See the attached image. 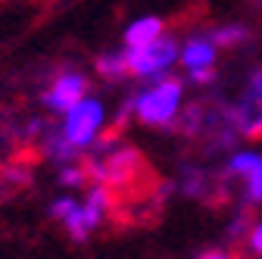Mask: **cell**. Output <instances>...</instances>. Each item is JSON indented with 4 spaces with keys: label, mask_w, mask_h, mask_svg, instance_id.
<instances>
[{
    "label": "cell",
    "mask_w": 262,
    "mask_h": 259,
    "mask_svg": "<svg viewBox=\"0 0 262 259\" xmlns=\"http://www.w3.org/2000/svg\"><path fill=\"white\" fill-rule=\"evenodd\" d=\"M228 113H231V122H234L241 138H247V141L262 138V69H256L250 75L241 100Z\"/></svg>",
    "instance_id": "cell-3"
},
{
    "label": "cell",
    "mask_w": 262,
    "mask_h": 259,
    "mask_svg": "<svg viewBox=\"0 0 262 259\" xmlns=\"http://www.w3.org/2000/svg\"><path fill=\"white\" fill-rule=\"evenodd\" d=\"M228 169L237 172V175H247L250 203H262V153H237Z\"/></svg>",
    "instance_id": "cell-7"
},
{
    "label": "cell",
    "mask_w": 262,
    "mask_h": 259,
    "mask_svg": "<svg viewBox=\"0 0 262 259\" xmlns=\"http://www.w3.org/2000/svg\"><path fill=\"white\" fill-rule=\"evenodd\" d=\"M84 94H88V78L81 72H62V75H56V81L44 94V103L56 113H66L78 100H84Z\"/></svg>",
    "instance_id": "cell-6"
},
{
    "label": "cell",
    "mask_w": 262,
    "mask_h": 259,
    "mask_svg": "<svg viewBox=\"0 0 262 259\" xmlns=\"http://www.w3.org/2000/svg\"><path fill=\"white\" fill-rule=\"evenodd\" d=\"M181 62H184V69L193 75V72H206L212 69V62H215V44L212 38H190L184 47H181Z\"/></svg>",
    "instance_id": "cell-8"
},
{
    "label": "cell",
    "mask_w": 262,
    "mask_h": 259,
    "mask_svg": "<svg viewBox=\"0 0 262 259\" xmlns=\"http://www.w3.org/2000/svg\"><path fill=\"white\" fill-rule=\"evenodd\" d=\"M159 31H162V22L156 16H147V19H138V22H131L128 31H125V44L128 47H144L150 41L159 38Z\"/></svg>",
    "instance_id": "cell-9"
},
{
    "label": "cell",
    "mask_w": 262,
    "mask_h": 259,
    "mask_svg": "<svg viewBox=\"0 0 262 259\" xmlns=\"http://www.w3.org/2000/svg\"><path fill=\"white\" fill-rule=\"evenodd\" d=\"M244 38H247V31H244L241 25H228V28H219L215 35H212V44H215V47H219V44L228 47V44H237V41H244Z\"/></svg>",
    "instance_id": "cell-11"
},
{
    "label": "cell",
    "mask_w": 262,
    "mask_h": 259,
    "mask_svg": "<svg viewBox=\"0 0 262 259\" xmlns=\"http://www.w3.org/2000/svg\"><path fill=\"white\" fill-rule=\"evenodd\" d=\"M178 56L175 41L169 38H156L144 47H128L125 50V72L131 75H156L162 69H169Z\"/></svg>",
    "instance_id": "cell-4"
},
{
    "label": "cell",
    "mask_w": 262,
    "mask_h": 259,
    "mask_svg": "<svg viewBox=\"0 0 262 259\" xmlns=\"http://www.w3.org/2000/svg\"><path fill=\"white\" fill-rule=\"evenodd\" d=\"M196 259H231V256H228L225 250H206V253H200Z\"/></svg>",
    "instance_id": "cell-13"
},
{
    "label": "cell",
    "mask_w": 262,
    "mask_h": 259,
    "mask_svg": "<svg viewBox=\"0 0 262 259\" xmlns=\"http://www.w3.org/2000/svg\"><path fill=\"white\" fill-rule=\"evenodd\" d=\"M181 81L178 78H166L153 84L150 91H144L138 100H135V116L144 125H169L178 116L181 106Z\"/></svg>",
    "instance_id": "cell-2"
},
{
    "label": "cell",
    "mask_w": 262,
    "mask_h": 259,
    "mask_svg": "<svg viewBox=\"0 0 262 259\" xmlns=\"http://www.w3.org/2000/svg\"><path fill=\"white\" fill-rule=\"evenodd\" d=\"M250 250H253L256 256H262V222H256L253 231H250Z\"/></svg>",
    "instance_id": "cell-12"
},
{
    "label": "cell",
    "mask_w": 262,
    "mask_h": 259,
    "mask_svg": "<svg viewBox=\"0 0 262 259\" xmlns=\"http://www.w3.org/2000/svg\"><path fill=\"white\" fill-rule=\"evenodd\" d=\"M84 172H88L97 184H103L110 193H113V190H125V187H135L141 175H150L144 156H141V150H135V147L106 150L100 159L84 163Z\"/></svg>",
    "instance_id": "cell-1"
},
{
    "label": "cell",
    "mask_w": 262,
    "mask_h": 259,
    "mask_svg": "<svg viewBox=\"0 0 262 259\" xmlns=\"http://www.w3.org/2000/svg\"><path fill=\"white\" fill-rule=\"evenodd\" d=\"M103 122V106L97 100H78L72 110H66V128H62V138L69 141L75 150L91 147L97 138V128Z\"/></svg>",
    "instance_id": "cell-5"
},
{
    "label": "cell",
    "mask_w": 262,
    "mask_h": 259,
    "mask_svg": "<svg viewBox=\"0 0 262 259\" xmlns=\"http://www.w3.org/2000/svg\"><path fill=\"white\" fill-rule=\"evenodd\" d=\"M97 69H100L106 78H116V75H125V53H106L97 59Z\"/></svg>",
    "instance_id": "cell-10"
}]
</instances>
